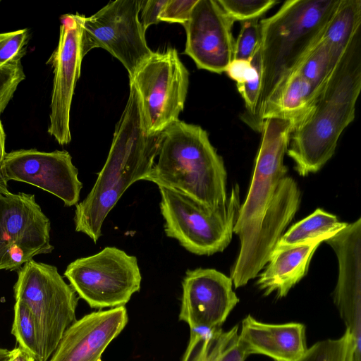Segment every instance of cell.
Segmentation results:
<instances>
[{
  "instance_id": "26",
  "label": "cell",
  "mask_w": 361,
  "mask_h": 361,
  "mask_svg": "<svg viewBox=\"0 0 361 361\" xmlns=\"http://www.w3.org/2000/svg\"><path fill=\"white\" fill-rule=\"evenodd\" d=\"M305 353L306 361H360L355 340L348 329L338 338L315 343Z\"/></svg>"
},
{
  "instance_id": "31",
  "label": "cell",
  "mask_w": 361,
  "mask_h": 361,
  "mask_svg": "<svg viewBox=\"0 0 361 361\" xmlns=\"http://www.w3.org/2000/svg\"><path fill=\"white\" fill-rule=\"evenodd\" d=\"M235 41L233 59L250 61L260 42L259 18L242 22Z\"/></svg>"
},
{
  "instance_id": "18",
  "label": "cell",
  "mask_w": 361,
  "mask_h": 361,
  "mask_svg": "<svg viewBox=\"0 0 361 361\" xmlns=\"http://www.w3.org/2000/svg\"><path fill=\"white\" fill-rule=\"evenodd\" d=\"M239 338L250 355L261 354L275 361H293L307 350L305 326L298 322L267 324L247 315Z\"/></svg>"
},
{
  "instance_id": "34",
  "label": "cell",
  "mask_w": 361,
  "mask_h": 361,
  "mask_svg": "<svg viewBox=\"0 0 361 361\" xmlns=\"http://www.w3.org/2000/svg\"><path fill=\"white\" fill-rule=\"evenodd\" d=\"M166 0H142L141 3V25L145 31L149 26L157 24L159 16Z\"/></svg>"
},
{
  "instance_id": "23",
  "label": "cell",
  "mask_w": 361,
  "mask_h": 361,
  "mask_svg": "<svg viewBox=\"0 0 361 361\" xmlns=\"http://www.w3.org/2000/svg\"><path fill=\"white\" fill-rule=\"evenodd\" d=\"M360 24L361 1L341 0L321 35L335 60L339 61Z\"/></svg>"
},
{
  "instance_id": "7",
  "label": "cell",
  "mask_w": 361,
  "mask_h": 361,
  "mask_svg": "<svg viewBox=\"0 0 361 361\" xmlns=\"http://www.w3.org/2000/svg\"><path fill=\"white\" fill-rule=\"evenodd\" d=\"M17 273L15 300L23 302L32 314L39 340V361H48L76 320L79 297L54 265L31 259Z\"/></svg>"
},
{
  "instance_id": "24",
  "label": "cell",
  "mask_w": 361,
  "mask_h": 361,
  "mask_svg": "<svg viewBox=\"0 0 361 361\" xmlns=\"http://www.w3.org/2000/svg\"><path fill=\"white\" fill-rule=\"evenodd\" d=\"M347 224L346 222L340 221L336 215L318 208L283 233L274 250L303 244L321 236L334 235Z\"/></svg>"
},
{
  "instance_id": "3",
  "label": "cell",
  "mask_w": 361,
  "mask_h": 361,
  "mask_svg": "<svg viewBox=\"0 0 361 361\" xmlns=\"http://www.w3.org/2000/svg\"><path fill=\"white\" fill-rule=\"evenodd\" d=\"M341 0H289L260 20L262 82L255 115L248 124L261 132L264 106L321 37Z\"/></svg>"
},
{
  "instance_id": "22",
  "label": "cell",
  "mask_w": 361,
  "mask_h": 361,
  "mask_svg": "<svg viewBox=\"0 0 361 361\" xmlns=\"http://www.w3.org/2000/svg\"><path fill=\"white\" fill-rule=\"evenodd\" d=\"M318 91L296 73H291L267 101L262 121L269 117H283L299 123L311 108Z\"/></svg>"
},
{
  "instance_id": "16",
  "label": "cell",
  "mask_w": 361,
  "mask_h": 361,
  "mask_svg": "<svg viewBox=\"0 0 361 361\" xmlns=\"http://www.w3.org/2000/svg\"><path fill=\"white\" fill-rule=\"evenodd\" d=\"M324 242L334 250L338 264L334 302L360 353L361 219Z\"/></svg>"
},
{
  "instance_id": "13",
  "label": "cell",
  "mask_w": 361,
  "mask_h": 361,
  "mask_svg": "<svg viewBox=\"0 0 361 361\" xmlns=\"http://www.w3.org/2000/svg\"><path fill=\"white\" fill-rule=\"evenodd\" d=\"M3 168L8 181L35 185L56 196L66 206L75 205L80 199L82 184L67 151L14 150L6 153Z\"/></svg>"
},
{
  "instance_id": "10",
  "label": "cell",
  "mask_w": 361,
  "mask_h": 361,
  "mask_svg": "<svg viewBox=\"0 0 361 361\" xmlns=\"http://www.w3.org/2000/svg\"><path fill=\"white\" fill-rule=\"evenodd\" d=\"M142 0H116L82 23L81 54L102 48L116 58L131 79L154 51L147 46L140 19Z\"/></svg>"
},
{
  "instance_id": "37",
  "label": "cell",
  "mask_w": 361,
  "mask_h": 361,
  "mask_svg": "<svg viewBox=\"0 0 361 361\" xmlns=\"http://www.w3.org/2000/svg\"><path fill=\"white\" fill-rule=\"evenodd\" d=\"M10 193L8 190V180L6 178L3 163H0V194L7 195Z\"/></svg>"
},
{
  "instance_id": "25",
  "label": "cell",
  "mask_w": 361,
  "mask_h": 361,
  "mask_svg": "<svg viewBox=\"0 0 361 361\" xmlns=\"http://www.w3.org/2000/svg\"><path fill=\"white\" fill-rule=\"evenodd\" d=\"M338 62L320 37L302 59L293 73L300 75L320 91Z\"/></svg>"
},
{
  "instance_id": "28",
  "label": "cell",
  "mask_w": 361,
  "mask_h": 361,
  "mask_svg": "<svg viewBox=\"0 0 361 361\" xmlns=\"http://www.w3.org/2000/svg\"><path fill=\"white\" fill-rule=\"evenodd\" d=\"M250 61L252 65V72L247 80L242 84L236 85L238 92L244 99L246 108V111L243 115L242 119L247 125L255 115L261 89L262 60L259 44Z\"/></svg>"
},
{
  "instance_id": "19",
  "label": "cell",
  "mask_w": 361,
  "mask_h": 361,
  "mask_svg": "<svg viewBox=\"0 0 361 361\" xmlns=\"http://www.w3.org/2000/svg\"><path fill=\"white\" fill-rule=\"evenodd\" d=\"M300 202V191L291 177L280 182L262 224L246 280L255 278L267 264L284 230L294 218Z\"/></svg>"
},
{
  "instance_id": "35",
  "label": "cell",
  "mask_w": 361,
  "mask_h": 361,
  "mask_svg": "<svg viewBox=\"0 0 361 361\" xmlns=\"http://www.w3.org/2000/svg\"><path fill=\"white\" fill-rule=\"evenodd\" d=\"M225 72L236 82V85H240L247 80L252 72V65L250 61L233 59Z\"/></svg>"
},
{
  "instance_id": "36",
  "label": "cell",
  "mask_w": 361,
  "mask_h": 361,
  "mask_svg": "<svg viewBox=\"0 0 361 361\" xmlns=\"http://www.w3.org/2000/svg\"><path fill=\"white\" fill-rule=\"evenodd\" d=\"M6 361H36L35 359L20 347L11 350L10 357Z\"/></svg>"
},
{
  "instance_id": "27",
  "label": "cell",
  "mask_w": 361,
  "mask_h": 361,
  "mask_svg": "<svg viewBox=\"0 0 361 361\" xmlns=\"http://www.w3.org/2000/svg\"><path fill=\"white\" fill-rule=\"evenodd\" d=\"M11 334L18 346L39 361L40 355L39 340L37 329L32 314L19 300L14 305V317Z\"/></svg>"
},
{
  "instance_id": "17",
  "label": "cell",
  "mask_w": 361,
  "mask_h": 361,
  "mask_svg": "<svg viewBox=\"0 0 361 361\" xmlns=\"http://www.w3.org/2000/svg\"><path fill=\"white\" fill-rule=\"evenodd\" d=\"M128 320L125 306L85 315L67 329L48 361H101L102 353Z\"/></svg>"
},
{
  "instance_id": "32",
  "label": "cell",
  "mask_w": 361,
  "mask_h": 361,
  "mask_svg": "<svg viewBox=\"0 0 361 361\" xmlns=\"http://www.w3.org/2000/svg\"><path fill=\"white\" fill-rule=\"evenodd\" d=\"M25 78L21 61L0 67V116L12 99L18 85Z\"/></svg>"
},
{
  "instance_id": "21",
  "label": "cell",
  "mask_w": 361,
  "mask_h": 361,
  "mask_svg": "<svg viewBox=\"0 0 361 361\" xmlns=\"http://www.w3.org/2000/svg\"><path fill=\"white\" fill-rule=\"evenodd\" d=\"M239 326L224 331L221 328L190 329L181 361H245L250 356L239 338Z\"/></svg>"
},
{
  "instance_id": "12",
  "label": "cell",
  "mask_w": 361,
  "mask_h": 361,
  "mask_svg": "<svg viewBox=\"0 0 361 361\" xmlns=\"http://www.w3.org/2000/svg\"><path fill=\"white\" fill-rule=\"evenodd\" d=\"M83 17L79 14L61 17L59 43L47 61L54 70L48 133L61 145L71 141L70 111L83 59L80 46Z\"/></svg>"
},
{
  "instance_id": "4",
  "label": "cell",
  "mask_w": 361,
  "mask_h": 361,
  "mask_svg": "<svg viewBox=\"0 0 361 361\" xmlns=\"http://www.w3.org/2000/svg\"><path fill=\"white\" fill-rule=\"evenodd\" d=\"M159 159L145 180L178 190L216 209L228 200L222 157L202 127L176 121L161 132Z\"/></svg>"
},
{
  "instance_id": "29",
  "label": "cell",
  "mask_w": 361,
  "mask_h": 361,
  "mask_svg": "<svg viewBox=\"0 0 361 361\" xmlns=\"http://www.w3.org/2000/svg\"><path fill=\"white\" fill-rule=\"evenodd\" d=\"M216 1L233 22L258 19L278 3L274 0H216Z\"/></svg>"
},
{
  "instance_id": "6",
  "label": "cell",
  "mask_w": 361,
  "mask_h": 361,
  "mask_svg": "<svg viewBox=\"0 0 361 361\" xmlns=\"http://www.w3.org/2000/svg\"><path fill=\"white\" fill-rule=\"evenodd\" d=\"M164 231L188 251L198 255L222 252L231 243L240 207V188L235 184L226 203L207 207L172 188L158 186Z\"/></svg>"
},
{
  "instance_id": "5",
  "label": "cell",
  "mask_w": 361,
  "mask_h": 361,
  "mask_svg": "<svg viewBox=\"0 0 361 361\" xmlns=\"http://www.w3.org/2000/svg\"><path fill=\"white\" fill-rule=\"evenodd\" d=\"M296 124L295 120L283 117L264 121L250 185L233 228L240 245L230 276L235 288L247 283L246 275L262 221L280 182L286 176L283 159Z\"/></svg>"
},
{
  "instance_id": "8",
  "label": "cell",
  "mask_w": 361,
  "mask_h": 361,
  "mask_svg": "<svg viewBox=\"0 0 361 361\" xmlns=\"http://www.w3.org/2000/svg\"><path fill=\"white\" fill-rule=\"evenodd\" d=\"M64 276L79 298L99 309L124 306L140 290L142 279L137 258L115 247L75 259Z\"/></svg>"
},
{
  "instance_id": "39",
  "label": "cell",
  "mask_w": 361,
  "mask_h": 361,
  "mask_svg": "<svg viewBox=\"0 0 361 361\" xmlns=\"http://www.w3.org/2000/svg\"><path fill=\"white\" fill-rule=\"evenodd\" d=\"M11 350L0 348V361H6L11 356Z\"/></svg>"
},
{
  "instance_id": "33",
  "label": "cell",
  "mask_w": 361,
  "mask_h": 361,
  "mask_svg": "<svg viewBox=\"0 0 361 361\" xmlns=\"http://www.w3.org/2000/svg\"><path fill=\"white\" fill-rule=\"evenodd\" d=\"M197 0H166L160 16V21L179 23L183 26L190 19L192 10Z\"/></svg>"
},
{
  "instance_id": "11",
  "label": "cell",
  "mask_w": 361,
  "mask_h": 361,
  "mask_svg": "<svg viewBox=\"0 0 361 361\" xmlns=\"http://www.w3.org/2000/svg\"><path fill=\"white\" fill-rule=\"evenodd\" d=\"M51 223L32 194H0V270L17 271L52 252Z\"/></svg>"
},
{
  "instance_id": "14",
  "label": "cell",
  "mask_w": 361,
  "mask_h": 361,
  "mask_svg": "<svg viewBox=\"0 0 361 361\" xmlns=\"http://www.w3.org/2000/svg\"><path fill=\"white\" fill-rule=\"evenodd\" d=\"M233 23L216 1L197 0L183 26L186 32L184 54L198 68L225 72L233 59Z\"/></svg>"
},
{
  "instance_id": "1",
  "label": "cell",
  "mask_w": 361,
  "mask_h": 361,
  "mask_svg": "<svg viewBox=\"0 0 361 361\" xmlns=\"http://www.w3.org/2000/svg\"><path fill=\"white\" fill-rule=\"evenodd\" d=\"M161 133L147 132L140 100L135 85L116 123L106 161L87 196L76 204L75 231L97 243L102 224L124 192L135 182L145 180L159 154Z\"/></svg>"
},
{
  "instance_id": "9",
  "label": "cell",
  "mask_w": 361,
  "mask_h": 361,
  "mask_svg": "<svg viewBox=\"0 0 361 361\" xmlns=\"http://www.w3.org/2000/svg\"><path fill=\"white\" fill-rule=\"evenodd\" d=\"M139 94L145 126L149 134L161 133L178 120L183 110L189 73L176 49L153 52L130 79Z\"/></svg>"
},
{
  "instance_id": "20",
  "label": "cell",
  "mask_w": 361,
  "mask_h": 361,
  "mask_svg": "<svg viewBox=\"0 0 361 361\" xmlns=\"http://www.w3.org/2000/svg\"><path fill=\"white\" fill-rule=\"evenodd\" d=\"M324 235L303 244L274 250L257 285L265 296L276 293L278 298L285 297L307 273L312 257L325 240Z\"/></svg>"
},
{
  "instance_id": "30",
  "label": "cell",
  "mask_w": 361,
  "mask_h": 361,
  "mask_svg": "<svg viewBox=\"0 0 361 361\" xmlns=\"http://www.w3.org/2000/svg\"><path fill=\"white\" fill-rule=\"evenodd\" d=\"M29 38L27 28L0 33V67L21 61L26 54Z\"/></svg>"
},
{
  "instance_id": "40",
  "label": "cell",
  "mask_w": 361,
  "mask_h": 361,
  "mask_svg": "<svg viewBox=\"0 0 361 361\" xmlns=\"http://www.w3.org/2000/svg\"></svg>"
},
{
  "instance_id": "2",
  "label": "cell",
  "mask_w": 361,
  "mask_h": 361,
  "mask_svg": "<svg viewBox=\"0 0 361 361\" xmlns=\"http://www.w3.org/2000/svg\"><path fill=\"white\" fill-rule=\"evenodd\" d=\"M359 30L290 135L287 154L301 176L319 171L334 155L338 139L355 118L361 90Z\"/></svg>"
},
{
  "instance_id": "38",
  "label": "cell",
  "mask_w": 361,
  "mask_h": 361,
  "mask_svg": "<svg viewBox=\"0 0 361 361\" xmlns=\"http://www.w3.org/2000/svg\"><path fill=\"white\" fill-rule=\"evenodd\" d=\"M5 140L6 135L0 119V163H3L6 153L5 150Z\"/></svg>"
},
{
  "instance_id": "15",
  "label": "cell",
  "mask_w": 361,
  "mask_h": 361,
  "mask_svg": "<svg viewBox=\"0 0 361 361\" xmlns=\"http://www.w3.org/2000/svg\"><path fill=\"white\" fill-rule=\"evenodd\" d=\"M179 320L190 329H217L238 303L231 279L214 269L188 270L182 282Z\"/></svg>"
}]
</instances>
